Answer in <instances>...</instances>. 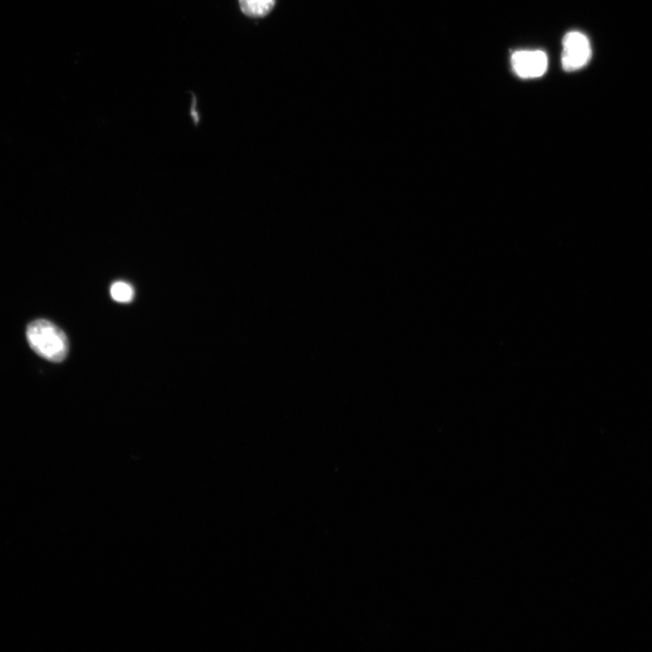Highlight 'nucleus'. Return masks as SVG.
<instances>
[{"label": "nucleus", "instance_id": "obj_1", "mask_svg": "<svg viewBox=\"0 0 652 652\" xmlns=\"http://www.w3.org/2000/svg\"><path fill=\"white\" fill-rule=\"evenodd\" d=\"M27 339L37 355L50 362H61L68 354L69 342L66 334L48 320L32 322L28 326Z\"/></svg>", "mask_w": 652, "mask_h": 652}, {"label": "nucleus", "instance_id": "obj_2", "mask_svg": "<svg viewBox=\"0 0 652 652\" xmlns=\"http://www.w3.org/2000/svg\"><path fill=\"white\" fill-rule=\"evenodd\" d=\"M592 57L588 37L581 32L568 33L563 39L562 67L568 72L581 69Z\"/></svg>", "mask_w": 652, "mask_h": 652}, {"label": "nucleus", "instance_id": "obj_3", "mask_svg": "<svg viewBox=\"0 0 652 652\" xmlns=\"http://www.w3.org/2000/svg\"><path fill=\"white\" fill-rule=\"evenodd\" d=\"M512 68L521 78H537L547 70L548 59L541 51H520L512 55Z\"/></svg>", "mask_w": 652, "mask_h": 652}, {"label": "nucleus", "instance_id": "obj_4", "mask_svg": "<svg viewBox=\"0 0 652 652\" xmlns=\"http://www.w3.org/2000/svg\"><path fill=\"white\" fill-rule=\"evenodd\" d=\"M242 12L248 17L260 19L274 8L275 0H239Z\"/></svg>", "mask_w": 652, "mask_h": 652}, {"label": "nucleus", "instance_id": "obj_5", "mask_svg": "<svg viewBox=\"0 0 652 652\" xmlns=\"http://www.w3.org/2000/svg\"><path fill=\"white\" fill-rule=\"evenodd\" d=\"M112 298L122 304L131 303L134 298V290L131 285L118 282L112 285L110 290Z\"/></svg>", "mask_w": 652, "mask_h": 652}]
</instances>
